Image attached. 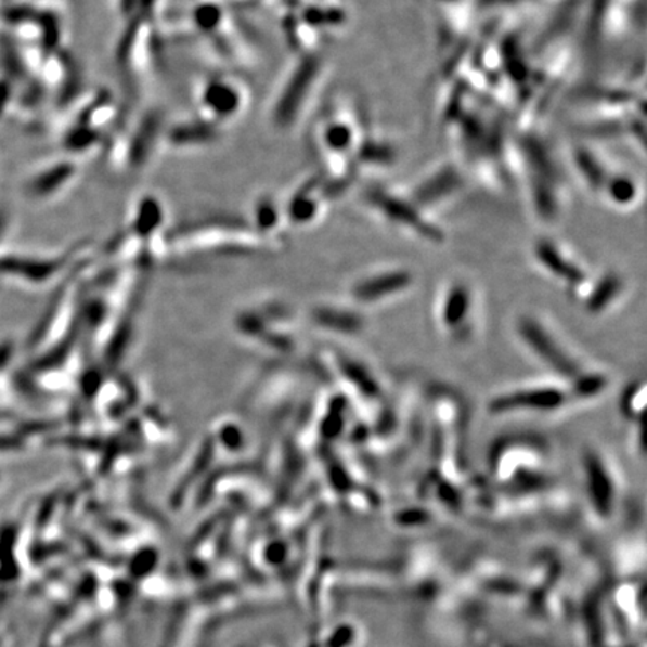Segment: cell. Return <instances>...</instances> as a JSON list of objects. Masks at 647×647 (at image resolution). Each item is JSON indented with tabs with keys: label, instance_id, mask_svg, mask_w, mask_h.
I'll list each match as a JSON object with an SVG mask.
<instances>
[{
	"label": "cell",
	"instance_id": "obj_15",
	"mask_svg": "<svg viewBox=\"0 0 647 647\" xmlns=\"http://www.w3.org/2000/svg\"><path fill=\"white\" fill-rule=\"evenodd\" d=\"M646 405V386L643 381L631 383L621 396L623 417L631 422H642Z\"/></svg>",
	"mask_w": 647,
	"mask_h": 647
},
{
	"label": "cell",
	"instance_id": "obj_5",
	"mask_svg": "<svg viewBox=\"0 0 647 647\" xmlns=\"http://www.w3.org/2000/svg\"><path fill=\"white\" fill-rule=\"evenodd\" d=\"M198 105L204 120L219 124L241 116L246 96L241 85L227 77H213L199 89Z\"/></svg>",
	"mask_w": 647,
	"mask_h": 647
},
{
	"label": "cell",
	"instance_id": "obj_14",
	"mask_svg": "<svg viewBox=\"0 0 647 647\" xmlns=\"http://www.w3.org/2000/svg\"><path fill=\"white\" fill-rule=\"evenodd\" d=\"M318 323L332 331L348 333H360L363 331V318L355 312L344 311V309L323 308L318 312Z\"/></svg>",
	"mask_w": 647,
	"mask_h": 647
},
{
	"label": "cell",
	"instance_id": "obj_12",
	"mask_svg": "<svg viewBox=\"0 0 647 647\" xmlns=\"http://www.w3.org/2000/svg\"><path fill=\"white\" fill-rule=\"evenodd\" d=\"M163 219V204L158 198L147 195V197H143L137 203L135 210H133V230L144 235V237H148V235L158 231Z\"/></svg>",
	"mask_w": 647,
	"mask_h": 647
},
{
	"label": "cell",
	"instance_id": "obj_13",
	"mask_svg": "<svg viewBox=\"0 0 647 647\" xmlns=\"http://www.w3.org/2000/svg\"><path fill=\"white\" fill-rule=\"evenodd\" d=\"M462 178L458 176L457 171L451 170V168H447V170H442L435 176L434 179H430L429 182L422 184L418 187L417 197L419 203L427 204L437 202V199H441L442 197H447V195L451 194L454 190H457L461 186Z\"/></svg>",
	"mask_w": 647,
	"mask_h": 647
},
{
	"label": "cell",
	"instance_id": "obj_16",
	"mask_svg": "<svg viewBox=\"0 0 647 647\" xmlns=\"http://www.w3.org/2000/svg\"><path fill=\"white\" fill-rule=\"evenodd\" d=\"M216 139V132L211 128L210 121L204 120L202 124L186 125V127L176 128L171 132V140L174 141L178 146H197V143H211Z\"/></svg>",
	"mask_w": 647,
	"mask_h": 647
},
{
	"label": "cell",
	"instance_id": "obj_24",
	"mask_svg": "<svg viewBox=\"0 0 647 647\" xmlns=\"http://www.w3.org/2000/svg\"><path fill=\"white\" fill-rule=\"evenodd\" d=\"M619 131H621V127H619L618 124H611L603 125V127L592 129V132L590 133L595 137H614L616 133H619Z\"/></svg>",
	"mask_w": 647,
	"mask_h": 647
},
{
	"label": "cell",
	"instance_id": "obj_20",
	"mask_svg": "<svg viewBox=\"0 0 647 647\" xmlns=\"http://www.w3.org/2000/svg\"><path fill=\"white\" fill-rule=\"evenodd\" d=\"M257 221L264 230H273L280 223V210L272 199L264 197L257 203Z\"/></svg>",
	"mask_w": 647,
	"mask_h": 647
},
{
	"label": "cell",
	"instance_id": "obj_2",
	"mask_svg": "<svg viewBox=\"0 0 647 647\" xmlns=\"http://www.w3.org/2000/svg\"><path fill=\"white\" fill-rule=\"evenodd\" d=\"M578 402L570 384L565 386L517 387L489 400L490 415L555 414Z\"/></svg>",
	"mask_w": 647,
	"mask_h": 647
},
{
	"label": "cell",
	"instance_id": "obj_9",
	"mask_svg": "<svg viewBox=\"0 0 647 647\" xmlns=\"http://www.w3.org/2000/svg\"><path fill=\"white\" fill-rule=\"evenodd\" d=\"M533 253H535V258L539 260L540 264L543 266L552 276L565 282V284L568 285V288H571L575 294L582 292L584 286L587 285L586 273H584L579 266H575V262L568 260L565 255L560 254V250L556 248L553 243L541 241L536 243Z\"/></svg>",
	"mask_w": 647,
	"mask_h": 647
},
{
	"label": "cell",
	"instance_id": "obj_11",
	"mask_svg": "<svg viewBox=\"0 0 647 647\" xmlns=\"http://www.w3.org/2000/svg\"><path fill=\"white\" fill-rule=\"evenodd\" d=\"M623 289L621 277L618 274H606L597 284H587L584 286L580 296L583 300L582 306L586 313L599 315L604 313L616 300L619 299Z\"/></svg>",
	"mask_w": 647,
	"mask_h": 647
},
{
	"label": "cell",
	"instance_id": "obj_17",
	"mask_svg": "<svg viewBox=\"0 0 647 647\" xmlns=\"http://www.w3.org/2000/svg\"><path fill=\"white\" fill-rule=\"evenodd\" d=\"M318 211V204L312 198L311 190H300L294 195L288 207H286V218L296 223H308L313 221Z\"/></svg>",
	"mask_w": 647,
	"mask_h": 647
},
{
	"label": "cell",
	"instance_id": "obj_1",
	"mask_svg": "<svg viewBox=\"0 0 647 647\" xmlns=\"http://www.w3.org/2000/svg\"><path fill=\"white\" fill-rule=\"evenodd\" d=\"M517 335L521 344L543 366L558 378L565 379L567 384L574 381L583 372H586L578 359L560 342L558 336L553 335L551 328H547L539 318L529 315L520 318L517 323Z\"/></svg>",
	"mask_w": 647,
	"mask_h": 647
},
{
	"label": "cell",
	"instance_id": "obj_7",
	"mask_svg": "<svg viewBox=\"0 0 647 647\" xmlns=\"http://www.w3.org/2000/svg\"><path fill=\"white\" fill-rule=\"evenodd\" d=\"M413 284V273L407 270H388L355 282L352 286V297L357 303L383 305L394 297L402 296Z\"/></svg>",
	"mask_w": 647,
	"mask_h": 647
},
{
	"label": "cell",
	"instance_id": "obj_6",
	"mask_svg": "<svg viewBox=\"0 0 647 647\" xmlns=\"http://www.w3.org/2000/svg\"><path fill=\"white\" fill-rule=\"evenodd\" d=\"M474 300L469 286L454 282L439 301L438 320L442 331L454 340H466L473 331Z\"/></svg>",
	"mask_w": 647,
	"mask_h": 647
},
{
	"label": "cell",
	"instance_id": "obj_18",
	"mask_svg": "<svg viewBox=\"0 0 647 647\" xmlns=\"http://www.w3.org/2000/svg\"><path fill=\"white\" fill-rule=\"evenodd\" d=\"M575 156H578L575 160H578V166L584 178H586V182H590L594 187L601 186L604 183V171L598 160L586 151H580Z\"/></svg>",
	"mask_w": 647,
	"mask_h": 647
},
{
	"label": "cell",
	"instance_id": "obj_4",
	"mask_svg": "<svg viewBox=\"0 0 647 647\" xmlns=\"http://www.w3.org/2000/svg\"><path fill=\"white\" fill-rule=\"evenodd\" d=\"M584 492L591 507L603 517L610 516L618 500V482L601 453L586 450L582 457Z\"/></svg>",
	"mask_w": 647,
	"mask_h": 647
},
{
	"label": "cell",
	"instance_id": "obj_8",
	"mask_svg": "<svg viewBox=\"0 0 647 647\" xmlns=\"http://www.w3.org/2000/svg\"><path fill=\"white\" fill-rule=\"evenodd\" d=\"M368 202L378 207L391 221L402 223V225H410L411 229L425 235L430 242H442V238H444V234L437 227L419 218L417 210L410 204L403 203L402 199L391 197V195L384 194V192H374V194L368 195Z\"/></svg>",
	"mask_w": 647,
	"mask_h": 647
},
{
	"label": "cell",
	"instance_id": "obj_3",
	"mask_svg": "<svg viewBox=\"0 0 647 647\" xmlns=\"http://www.w3.org/2000/svg\"><path fill=\"white\" fill-rule=\"evenodd\" d=\"M321 61L316 56L305 57L294 68L288 77L280 96L274 101L272 107V121L274 127L281 129L292 128L299 119L305 102L308 101L309 92L320 76Z\"/></svg>",
	"mask_w": 647,
	"mask_h": 647
},
{
	"label": "cell",
	"instance_id": "obj_21",
	"mask_svg": "<svg viewBox=\"0 0 647 647\" xmlns=\"http://www.w3.org/2000/svg\"><path fill=\"white\" fill-rule=\"evenodd\" d=\"M195 22L203 30H213L221 25L222 11L215 5H203L195 11Z\"/></svg>",
	"mask_w": 647,
	"mask_h": 647
},
{
	"label": "cell",
	"instance_id": "obj_10",
	"mask_svg": "<svg viewBox=\"0 0 647 647\" xmlns=\"http://www.w3.org/2000/svg\"><path fill=\"white\" fill-rule=\"evenodd\" d=\"M77 176V166L73 163L54 164L46 170L37 172L26 184L27 194L33 198H50L64 191Z\"/></svg>",
	"mask_w": 647,
	"mask_h": 647
},
{
	"label": "cell",
	"instance_id": "obj_19",
	"mask_svg": "<svg viewBox=\"0 0 647 647\" xmlns=\"http://www.w3.org/2000/svg\"><path fill=\"white\" fill-rule=\"evenodd\" d=\"M351 129L344 124H333L324 132V141L333 151H344L351 143Z\"/></svg>",
	"mask_w": 647,
	"mask_h": 647
},
{
	"label": "cell",
	"instance_id": "obj_22",
	"mask_svg": "<svg viewBox=\"0 0 647 647\" xmlns=\"http://www.w3.org/2000/svg\"><path fill=\"white\" fill-rule=\"evenodd\" d=\"M610 195L618 203H630L634 198V184L629 179H616L610 186Z\"/></svg>",
	"mask_w": 647,
	"mask_h": 647
},
{
	"label": "cell",
	"instance_id": "obj_23",
	"mask_svg": "<svg viewBox=\"0 0 647 647\" xmlns=\"http://www.w3.org/2000/svg\"><path fill=\"white\" fill-rule=\"evenodd\" d=\"M364 156L371 160H384L386 163L387 159L391 158V153L387 151V148L372 146L364 152Z\"/></svg>",
	"mask_w": 647,
	"mask_h": 647
}]
</instances>
